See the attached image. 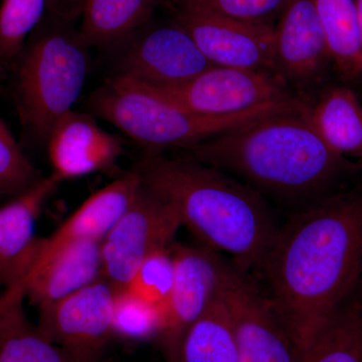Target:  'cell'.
Here are the masks:
<instances>
[{"label":"cell","mask_w":362,"mask_h":362,"mask_svg":"<svg viewBox=\"0 0 362 362\" xmlns=\"http://www.w3.org/2000/svg\"><path fill=\"white\" fill-rule=\"evenodd\" d=\"M259 272L301 354L358 283L362 194L327 195L298 209L279 226Z\"/></svg>","instance_id":"1"},{"label":"cell","mask_w":362,"mask_h":362,"mask_svg":"<svg viewBox=\"0 0 362 362\" xmlns=\"http://www.w3.org/2000/svg\"><path fill=\"white\" fill-rule=\"evenodd\" d=\"M309 105L263 117L188 150L195 160L238 175L259 194L300 209L327 197L349 170L347 159L333 151L312 125Z\"/></svg>","instance_id":"2"},{"label":"cell","mask_w":362,"mask_h":362,"mask_svg":"<svg viewBox=\"0 0 362 362\" xmlns=\"http://www.w3.org/2000/svg\"><path fill=\"white\" fill-rule=\"evenodd\" d=\"M136 169L204 247L230 255L242 270H259L279 228L263 195L192 157L151 156Z\"/></svg>","instance_id":"3"},{"label":"cell","mask_w":362,"mask_h":362,"mask_svg":"<svg viewBox=\"0 0 362 362\" xmlns=\"http://www.w3.org/2000/svg\"><path fill=\"white\" fill-rule=\"evenodd\" d=\"M16 98L23 132L47 143L54 124L77 101L89 71V47L71 23L42 18L14 62Z\"/></svg>","instance_id":"4"},{"label":"cell","mask_w":362,"mask_h":362,"mask_svg":"<svg viewBox=\"0 0 362 362\" xmlns=\"http://www.w3.org/2000/svg\"><path fill=\"white\" fill-rule=\"evenodd\" d=\"M90 108L133 141L150 149L190 148L263 117L306 106L305 99L225 117L202 116L183 108L148 85L113 76L90 97Z\"/></svg>","instance_id":"5"},{"label":"cell","mask_w":362,"mask_h":362,"mask_svg":"<svg viewBox=\"0 0 362 362\" xmlns=\"http://www.w3.org/2000/svg\"><path fill=\"white\" fill-rule=\"evenodd\" d=\"M171 101L202 116L225 117L304 99L270 71L213 66L169 87H153Z\"/></svg>","instance_id":"6"},{"label":"cell","mask_w":362,"mask_h":362,"mask_svg":"<svg viewBox=\"0 0 362 362\" xmlns=\"http://www.w3.org/2000/svg\"><path fill=\"white\" fill-rule=\"evenodd\" d=\"M118 290L102 278L59 301L40 307L37 327L71 362H100L114 332Z\"/></svg>","instance_id":"7"},{"label":"cell","mask_w":362,"mask_h":362,"mask_svg":"<svg viewBox=\"0 0 362 362\" xmlns=\"http://www.w3.org/2000/svg\"><path fill=\"white\" fill-rule=\"evenodd\" d=\"M181 223L170 206L142 187L129 209L102 242L104 278L126 289L152 252L170 247Z\"/></svg>","instance_id":"8"},{"label":"cell","mask_w":362,"mask_h":362,"mask_svg":"<svg viewBox=\"0 0 362 362\" xmlns=\"http://www.w3.org/2000/svg\"><path fill=\"white\" fill-rule=\"evenodd\" d=\"M120 45L115 76L153 87L182 84L214 66L175 20L150 21Z\"/></svg>","instance_id":"9"},{"label":"cell","mask_w":362,"mask_h":362,"mask_svg":"<svg viewBox=\"0 0 362 362\" xmlns=\"http://www.w3.org/2000/svg\"><path fill=\"white\" fill-rule=\"evenodd\" d=\"M240 362H300V354L265 293L239 267H230L223 293Z\"/></svg>","instance_id":"10"},{"label":"cell","mask_w":362,"mask_h":362,"mask_svg":"<svg viewBox=\"0 0 362 362\" xmlns=\"http://www.w3.org/2000/svg\"><path fill=\"white\" fill-rule=\"evenodd\" d=\"M175 263L173 291L165 308V325L158 338L169 362L192 324L223 296L230 265L206 247L171 245Z\"/></svg>","instance_id":"11"},{"label":"cell","mask_w":362,"mask_h":362,"mask_svg":"<svg viewBox=\"0 0 362 362\" xmlns=\"http://www.w3.org/2000/svg\"><path fill=\"white\" fill-rule=\"evenodd\" d=\"M173 7V20L189 33L211 65L273 71L274 26L242 23L175 2Z\"/></svg>","instance_id":"12"},{"label":"cell","mask_w":362,"mask_h":362,"mask_svg":"<svg viewBox=\"0 0 362 362\" xmlns=\"http://www.w3.org/2000/svg\"><path fill=\"white\" fill-rule=\"evenodd\" d=\"M332 64L312 0H291L274 25L273 71L301 96L320 83Z\"/></svg>","instance_id":"13"},{"label":"cell","mask_w":362,"mask_h":362,"mask_svg":"<svg viewBox=\"0 0 362 362\" xmlns=\"http://www.w3.org/2000/svg\"><path fill=\"white\" fill-rule=\"evenodd\" d=\"M62 180L52 173L0 206V289L25 277L37 257L35 226L45 202Z\"/></svg>","instance_id":"14"},{"label":"cell","mask_w":362,"mask_h":362,"mask_svg":"<svg viewBox=\"0 0 362 362\" xmlns=\"http://www.w3.org/2000/svg\"><path fill=\"white\" fill-rule=\"evenodd\" d=\"M47 144L54 175L62 181L110 168L123 152L119 138L94 117L73 110L54 124Z\"/></svg>","instance_id":"15"},{"label":"cell","mask_w":362,"mask_h":362,"mask_svg":"<svg viewBox=\"0 0 362 362\" xmlns=\"http://www.w3.org/2000/svg\"><path fill=\"white\" fill-rule=\"evenodd\" d=\"M104 278L102 242L66 243L33 262L25 279V298L37 309L59 301Z\"/></svg>","instance_id":"16"},{"label":"cell","mask_w":362,"mask_h":362,"mask_svg":"<svg viewBox=\"0 0 362 362\" xmlns=\"http://www.w3.org/2000/svg\"><path fill=\"white\" fill-rule=\"evenodd\" d=\"M141 187V176L134 169L98 190L56 232L47 239H40L35 261L47 258L59 247L73 240L103 242L134 202Z\"/></svg>","instance_id":"17"},{"label":"cell","mask_w":362,"mask_h":362,"mask_svg":"<svg viewBox=\"0 0 362 362\" xmlns=\"http://www.w3.org/2000/svg\"><path fill=\"white\" fill-rule=\"evenodd\" d=\"M25 276L0 295V362H71L26 316Z\"/></svg>","instance_id":"18"},{"label":"cell","mask_w":362,"mask_h":362,"mask_svg":"<svg viewBox=\"0 0 362 362\" xmlns=\"http://www.w3.org/2000/svg\"><path fill=\"white\" fill-rule=\"evenodd\" d=\"M309 119L318 134L344 158L362 160V104L346 87L326 90L309 105Z\"/></svg>","instance_id":"19"},{"label":"cell","mask_w":362,"mask_h":362,"mask_svg":"<svg viewBox=\"0 0 362 362\" xmlns=\"http://www.w3.org/2000/svg\"><path fill=\"white\" fill-rule=\"evenodd\" d=\"M160 0H82L78 28L88 47L120 45L152 21Z\"/></svg>","instance_id":"20"},{"label":"cell","mask_w":362,"mask_h":362,"mask_svg":"<svg viewBox=\"0 0 362 362\" xmlns=\"http://www.w3.org/2000/svg\"><path fill=\"white\" fill-rule=\"evenodd\" d=\"M300 362H362V302L349 297L314 334Z\"/></svg>","instance_id":"21"},{"label":"cell","mask_w":362,"mask_h":362,"mask_svg":"<svg viewBox=\"0 0 362 362\" xmlns=\"http://www.w3.org/2000/svg\"><path fill=\"white\" fill-rule=\"evenodd\" d=\"M170 362H240L223 296L187 328Z\"/></svg>","instance_id":"22"},{"label":"cell","mask_w":362,"mask_h":362,"mask_svg":"<svg viewBox=\"0 0 362 362\" xmlns=\"http://www.w3.org/2000/svg\"><path fill=\"white\" fill-rule=\"evenodd\" d=\"M332 64L345 77L362 75V44L354 0H312Z\"/></svg>","instance_id":"23"},{"label":"cell","mask_w":362,"mask_h":362,"mask_svg":"<svg viewBox=\"0 0 362 362\" xmlns=\"http://www.w3.org/2000/svg\"><path fill=\"white\" fill-rule=\"evenodd\" d=\"M47 0H4L0 6V65L13 66L45 16Z\"/></svg>","instance_id":"24"},{"label":"cell","mask_w":362,"mask_h":362,"mask_svg":"<svg viewBox=\"0 0 362 362\" xmlns=\"http://www.w3.org/2000/svg\"><path fill=\"white\" fill-rule=\"evenodd\" d=\"M165 308L150 303L129 289L117 292L114 332L134 339L159 338L165 325Z\"/></svg>","instance_id":"25"},{"label":"cell","mask_w":362,"mask_h":362,"mask_svg":"<svg viewBox=\"0 0 362 362\" xmlns=\"http://www.w3.org/2000/svg\"><path fill=\"white\" fill-rule=\"evenodd\" d=\"M175 278V263L171 246L152 252L141 265L126 289L150 303L166 308Z\"/></svg>","instance_id":"26"},{"label":"cell","mask_w":362,"mask_h":362,"mask_svg":"<svg viewBox=\"0 0 362 362\" xmlns=\"http://www.w3.org/2000/svg\"><path fill=\"white\" fill-rule=\"evenodd\" d=\"M173 2L242 23L274 26L291 0H173Z\"/></svg>","instance_id":"27"},{"label":"cell","mask_w":362,"mask_h":362,"mask_svg":"<svg viewBox=\"0 0 362 362\" xmlns=\"http://www.w3.org/2000/svg\"><path fill=\"white\" fill-rule=\"evenodd\" d=\"M40 177L13 133L0 119V197H16Z\"/></svg>","instance_id":"28"},{"label":"cell","mask_w":362,"mask_h":362,"mask_svg":"<svg viewBox=\"0 0 362 362\" xmlns=\"http://www.w3.org/2000/svg\"><path fill=\"white\" fill-rule=\"evenodd\" d=\"M354 4H356L357 23H358L362 44V0H354Z\"/></svg>","instance_id":"29"},{"label":"cell","mask_w":362,"mask_h":362,"mask_svg":"<svg viewBox=\"0 0 362 362\" xmlns=\"http://www.w3.org/2000/svg\"><path fill=\"white\" fill-rule=\"evenodd\" d=\"M4 71V66H2L1 65H0V80H1V75H2V71Z\"/></svg>","instance_id":"30"}]
</instances>
